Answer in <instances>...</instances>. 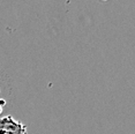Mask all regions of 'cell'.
<instances>
[{"mask_svg":"<svg viewBox=\"0 0 135 134\" xmlns=\"http://www.w3.org/2000/svg\"><path fill=\"white\" fill-rule=\"evenodd\" d=\"M5 104H6V100L4 98H0V113L2 112V109H4Z\"/></svg>","mask_w":135,"mask_h":134,"instance_id":"2","label":"cell"},{"mask_svg":"<svg viewBox=\"0 0 135 134\" xmlns=\"http://www.w3.org/2000/svg\"><path fill=\"white\" fill-rule=\"evenodd\" d=\"M0 134H28V132H15V131L0 130Z\"/></svg>","mask_w":135,"mask_h":134,"instance_id":"1","label":"cell"}]
</instances>
